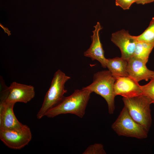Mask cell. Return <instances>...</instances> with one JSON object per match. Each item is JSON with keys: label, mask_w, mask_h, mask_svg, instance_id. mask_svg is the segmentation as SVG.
I'll list each match as a JSON object with an SVG mask.
<instances>
[{"label": "cell", "mask_w": 154, "mask_h": 154, "mask_svg": "<svg viewBox=\"0 0 154 154\" xmlns=\"http://www.w3.org/2000/svg\"><path fill=\"white\" fill-rule=\"evenodd\" d=\"M92 93L82 88L75 90L70 95L64 97L58 105L48 111L45 116L53 118L62 114H70L82 118Z\"/></svg>", "instance_id": "6da1fadb"}, {"label": "cell", "mask_w": 154, "mask_h": 154, "mask_svg": "<svg viewBox=\"0 0 154 154\" xmlns=\"http://www.w3.org/2000/svg\"><path fill=\"white\" fill-rule=\"evenodd\" d=\"M116 78L108 70L100 71L95 73L92 82L82 88L94 92L102 97L106 102L110 114H113L115 109V95L114 86Z\"/></svg>", "instance_id": "7a4b0ae2"}, {"label": "cell", "mask_w": 154, "mask_h": 154, "mask_svg": "<svg viewBox=\"0 0 154 154\" xmlns=\"http://www.w3.org/2000/svg\"><path fill=\"white\" fill-rule=\"evenodd\" d=\"M70 77L61 70H58L54 74L49 88L46 92L42 106L37 117L40 119L48 111L59 104L63 99L67 90L65 88L66 82Z\"/></svg>", "instance_id": "3957f363"}, {"label": "cell", "mask_w": 154, "mask_h": 154, "mask_svg": "<svg viewBox=\"0 0 154 154\" xmlns=\"http://www.w3.org/2000/svg\"><path fill=\"white\" fill-rule=\"evenodd\" d=\"M124 106L129 114L136 122L148 131L152 123L150 99L142 94L131 98L123 97Z\"/></svg>", "instance_id": "277c9868"}, {"label": "cell", "mask_w": 154, "mask_h": 154, "mask_svg": "<svg viewBox=\"0 0 154 154\" xmlns=\"http://www.w3.org/2000/svg\"><path fill=\"white\" fill-rule=\"evenodd\" d=\"M111 127L119 136L143 139L148 135V131L133 119L124 106Z\"/></svg>", "instance_id": "5b68a950"}, {"label": "cell", "mask_w": 154, "mask_h": 154, "mask_svg": "<svg viewBox=\"0 0 154 154\" xmlns=\"http://www.w3.org/2000/svg\"><path fill=\"white\" fill-rule=\"evenodd\" d=\"M32 138L31 130L25 125L16 128L0 129V140L11 149H22L29 143Z\"/></svg>", "instance_id": "8992f818"}, {"label": "cell", "mask_w": 154, "mask_h": 154, "mask_svg": "<svg viewBox=\"0 0 154 154\" xmlns=\"http://www.w3.org/2000/svg\"><path fill=\"white\" fill-rule=\"evenodd\" d=\"M111 41L119 48L122 58L127 61L133 56L136 44L137 36L131 35L124 29L112 34Z\"/></svg>", "instance_id": "52a82bcc"}, {"label": "cell", "mask_w": 154, "mask_h": 154, "mask_svg": "<svg viewBox=\"0 0 154 154\" xmlns=\"http://www.w3.org/2000/svg\"><path fill=\"white\" fill-rule=\"evenodd\" d=\"M35 95L33 86L14 82L8 87L5 100L1 101L15 104L17 102L27 103L34 98Z\"/></svg>", "instance_id": "ba28073f"}, {"label": "cell", "mask_w": 154, "mask_h": 154, "mask_svg": "<svg viewBox=\"0 0 154 154\" xmlns=\"http://www.w3.org/2000/svg\"><path fill=\"white\" fill-rule=\"evenodd\" d=\"M114 88L116 96L131 98L142 94L141 86L129 76L116 77Z\"/></svg>", "instance_id": "9c48e42d"}, {"label": "cell", "mask_w": 154, "mask_h": 154, "mask_svg": "<svg viewBox=\"0 0 154 154\" xmlns=\"http://www.w3.org/2000/svg\"><path fill=\"white\" fill-rule=\"evenodd\" d=\"M93 35L91 36L92 43L90 47L84 53V56L91 58L92 60H97L102 66L106 68L107 58L104 56V52L100 39L99 32L102 29L100 22H98L94 26Z\"/></svg>", "instance_id": "30bf717a"}, {"label": "cell", "mask_w": 154, "mask_h": 154, "mask_svg": "<svg viewBox=\"0 0 154 154\" xmlns=\"http://www.w3.org/2000/svg\"><path fill=\"white\" fill-rule=\"evenodd\" d=\"M127 61V70L129 76L138 82L152 78L154 71L149 69L146 64L133 57Z\"/></svg>", "instance_id": "8fae6325"}, {"label": "cell", "mask_w": 154, "mask_h": 154, "mask_svg": "<svg viewBox=\"0 0 154 154\" xmlns=\"http://www.w3.org/2000/svg\"><path fill=\"white\" fill-rule=\"evenodd\" d=\"M15 103L0 101V129H11L21 126L23 124L16 117L13 108Z\"/></svg>", "instance_id": "7c38bea8"}, {"label": "cell", "mask_w": 154, "mask_h": 154, "mask_svg": "<svg viewBox=\"0 0 154 154\" xmlns=\"http://www.w3.org/2000/svg\"><path fill=\"white\" fill-rule=\"evenodd\" d=\"M127 65V61L121 57L107 59L106 67L115 78L129 76Z\"/></svg>", "instance_id": "4fadbf2b"}, {"label": "cell", "mask_w": 154, "mask_h": 154, "mask_svg": "<svg viewBox=\"0 0 154 154\" xmlns=\"http://www.w3.org/2000/svg\"><path fill=\"white\" fill-rule=\"evenodd\" d=\"M154 47V44L138 41L133 57L146 64L149 54Z\"/></svg>", "instance_id": "5bb4252c"}, {"label": "cell", "mask_w": 154, "mask_h": 154, "mask_svg": "<svg viewBox=\"0 0 154 154\" xmlns=\"http://www.w3.org/2000/svg\"><path fill=\"white\" fill-rule=\"evenodd\" d=\"M138 41L154 44V17L152 18L148 27L141 35L137 36Z\"/></svg>", "instance_id": "9a60e30c"}, {"label": "cell", "mask_w": 154, "mask_h": 154, "mask_svg": "<svg viewBox=\"0 0 154 154\" xmlns=\"http://www.w3.org/2000/svg\"><path fill=\"white\" fill-rule=\"evenodd\" d=\"M142 94L146 96L154 103V78H152L147 84L141 86Z\"/></svg>", "instance_id": "2e32d148"}, {"label": "cell", "mask_w": 154, "mask_h": 154, "mask_svg": "<svg viewBox=\"0 0 154 154\" xmlns=\"http://www.w3.org/2000/svg\"><path fill=\"white\" fill-rule=\"evenodd\" d=\"M103 145L95 143L88 146L83 154H106Z\"/></svg>", "instance_id": "e0dca14e"}, {"label": "cell", "mask_w": 154, "mask_h": 154, "mask_svg": "<svg viewBox=\"0 0 154 154\" xmlns=\"http://www.w3.org/2000/svg\"><path fill=\"white\" fill-rule=\"evenodd\" d=\"M136 0H116L115 4L124 10L129 9L131 5L135 2Z\"/></svg>", "instance_id": "ac0fdd59"}, {"label": "cell", "mask_w": 154, "mask_h": 154, "mask_svg": "<svg viewBox=\"0 0 154 154\" xmlns=\"http://www.w3.org/2000/svg\"><path fill=\"white\" fill-rule=\"evenodd\" d=\"M154 1V0H136L135 3L137 4H145L149 3Z\"/></svg>", "instance_id": "d6986e66"}, {"label": "cell", "mask_w": 154, "mask_h": 154, "mask_svg": "<svg viewBox=\"0 0 154 154\" xmlns=\"http://www.w3.org/2000/svg\"><path fill=\"white\" fill-rule=\"evenodd\" d=\"M0 27L3 29L4 32L7 34L8 36L11 35V31H10L7 28L5 27L1 24H0Z\"/></svg>", "instance_id": "ffe728a7"}, {"label": "cell", "mask_w": 154, "mask_h": 154, "mask_svg": "<svg viewBox=\"0 0 154 154\" xmlns=\"http://www.w3.org/2000/svg\"><path fill=\"white\" fill-rule=\"evenodd\" d=\"M152 78H154V71L153 72V73L152 76Z\"/></svg>", "instance_id": "44dd1931"}, {"label": "cell", "mask_w": 154, "mask_h": 154, "mask_svg": "<svg viewBox=\"0 0 154 154\" xmlns=\"http://www.w3.org/2000/svg\"><path fill=\"white\" fill-rule=\"evenodd\" d=\"M153 104H154V103H153Z\"/></svg>", "instance_id": "7402d4cb"}]
</instances>
